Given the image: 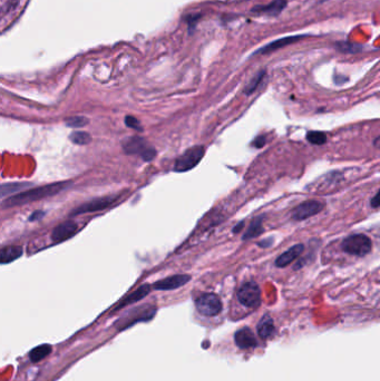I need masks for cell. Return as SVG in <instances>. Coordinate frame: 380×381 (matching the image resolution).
I'll use <instances>...</instances> for the list:
<instances>
[{
	"mask_svg": "<svg viewBox=\"0 0 380 381\" xmlns=\"http://www.w3.org/2000/svg\"><path fill=\"white\" fill-rule=\"evenodd\" d=\"M374 145H375V146H376L377 148H380V136H379V137H377L376 139H375Z\"/></svg>",
	"mask_w": 380,
	"mask_h": 381,
	"instance_id": "obj_31",
	"label": "cell"
},
{
	"mask_svg": "<svg viewBox=\"0 0 380 381\" xmlns=\"http://www.w3.org/2000/svg\"><path fill=\"white\" fill-rule=\"evenodd\" d=\"M191 280V275L189 274H176L165 277V279L159 280L153 284V288L155 290H175L186 284Z\"/></svg>",
	"mask_w": 380,
	"mask_h": 381,
	"instance_id": "obj_9",
	"label": "cell"
},
{
	"mask_svg": "<svg viewBox=\"0 0 380 381\" xmlns=\"http://www.w3.org/2000/svg\"><path fill=\"white\" fill-rule=\"evenodd\" d=\"M198 311L204 317H214L221 312L222 303L219 296L214 293H204L195 301Z\"/></svg>",
	"mask_w": 380,
	"mask_h": 381,
	"instance_id": "obj_6",
	"label": "cell"
},
{
	"mask_svg": "<svg viewBox=\"0 0 380 381\" xmlns=\"http://www.w3.org/2000/svg\"><path fill=\"white\" fill-rule=\"evenodd\" d=\"M125 124H126V126H128L129 128H133V129H136L138 131L143 130L142 126H140L139 121L137 119H135L134 116H126L125 117Z\"/></svg>",
	"mask_w": 380,
	"mask_h": 381,
	"instance_id": "obj_26",
	"label": "cell"
},
{
	"mask_svg": "<svg viewBox=\"0 0 380 381\" xmlns=\"http://www.w3.org/2000/svg\"><path fill=\"white\" fill-rule=\"evenodd\" d=\"M370 205H372V208H374V209L380 208V190L377 192V194L372 199Z\"/></svg>",
	"mask_w": 380,
	"mask_h": 381,
	"instance_id": "obj_28",
	"label": "cell"
},
{
	"mask_svg": "<svg viewBox=\"0 0 380 381\" xmlns=\"http://www.w3.org/2000/svg\"><path fill=\"white\" fill-rule=\"evenodd\" d=\"M373 244L367 235L354 234L346 238L342 242V250L356 256H365L372 251Z\"/></svg>",
	"mask_w": 380,
	"mask_h": 381,
	"instance_id": "obj_3",
	"label": "cell"
},
{
	"mask_svg": "<svg viewBox=\"0 0 380 381\" xmlns=\"http://www.w3.org/2000/svg\"><path fill=\"white\" fill-rule=\"evenodd\" d=\"M262 216H257V218L253 219L252 222L250 223V227L248 228L247 232L243 235V240H250L259 235L263 232V228H262Z\"/></svg>",
	"mask_w": 380,
	"mask_h": 381,
	"instance_id": "obj_18",
	"label": "cell"
},
{
	"mask_svg": "<svg viewBox=\"0 0 380 381\" xmlns=\"http://www.w3.org/2000/svg\"><path fill=\"white\" fill-rule=\"evenodd\" d=\"M65 123H66L68 127H73V128H82V127L86 126L88 123H90V121H88V119H86V117H83V116H73L67 119Z\"/></svg>",
	"mask_w": 380,
	"mask_h": 381,
	"instance_id": "obj_25",
	"label": "cell"
},
{
	"mask_svg": "<svg viewBox=\"0 0 380 381\" xmlns=\"http://www.w3.org/2000/svg\"><path fill=\"white\" fill-rule=\"evenodd\" d=\"M69 139L72 140L74 144L86 145L92 140V136L88 133H86V131L76 130V131H73V133L69 135Z\"/></svg>",
	"mask_w": 380,
	"mask_h": 381,
	"instance_id": "obj_21",
	"label": "cell"
},
{
	"mask_svg": "<svg viewBox=\"0 0 380 381\" xmlns=\"http://www.w3.org/2000/svg\"><path fill=\"white\" fill-rule=\"evenodd\" d=\"M265 76V70H261V72L257 73L254 77H253L250 83L247 85V87L245 89V93L247 95H251V94L254 93L256 91V88L259 87V85L261 84L262 79Z\"/></svg>",
	"mask_w": 380,
	"mask_h": 381,
	"instance_id": "obj_22",
	"label": "cell"
},
{
	"mask_svg": "<svg viewBox=\"0 0 380 381\" xmlns=\"http://www.w3.org/2000/svg\"><path fill=\"white\" fill-rule=\"evenodd\" d=\"M22 255V248L18 246H11L6 247L0 251V261L2 264H7V263H11L12 261L17 260L18 257Z\"/></svg>",
	"mask_w": 380,
	"mask_h": 381,
	"instance_id": "obj_15",
	"label": "cell"
},
{
	"mask_svg": "<svg viewBox=\"0 0 380 381\" xmlns=\"http://www.w3.org/2000/svg\"><path fill=\"white\" fill-rule=\"evenodd\" d=\"M287 0H273V1H271L270 3L260 4V6L253 7L252 12L259 13V15H268L274 17L282 12L284 8L287 7Z\"/></svg>",
	"mask_w": 380,
	"mask_h": 381,
	"instance_id": "obj_11",
	"label": "cell"
},
{
	"mask_svg": "<svg viewBox=\"0 0 380 381\" xmlns=\"http://www.w3.org/2000/svg\"><path fill=\"white\" fill-rule=\"evenodd\" d=\"M117 199H119V195H111V196H104V197H98V199H94L90 202H86V203L79 205L78 208L74 209L72 212H70V216H76L79 214L92 213V212L105 210L114 203Z\"/></svg>",
	"mask_w": 380,
	"mask_h": 381,
	"instance_id": "obj_7",
	"label": "cell"
},
{
	"mask_svg": "<svg viewBox=\"0 0 380 381\" xmlns=\"http://www.w3.org/2000/svg\"><path fill=\"white\" fill-rule=\"evenodd\" d=\"M307 140L313 145H323L327 142V135L322 131H309L307 134Z\"/></svg>",
	"mask_w": 380,
	"mask_h": 381,
	"instance_id": "obj_24",
	"label": "cell"
},
{
	"mask_svg": "<svg viewBox=\"0 0 380 381\" xmlns=\"http://www.w3.org/2000/svg\"><path fill=\"white\" fill-rule=\"evenodd\" d=\"M69 185H70V182H58V183H54V184L36 187V189L34 190L18 193V194L12 195L10 197H8L7 200H4L2 202V206L6 209L13 208V206L31 203V202L46 199V197H50L53 195L58 194L59 192L67 189Z\"/></svg>",
	"mask_w": 380,
	"mask_h": 381,
	"instance_id": "obj_1",
	"label": "cell"
},
{
	"mask_svg": "<svg viewBox=\"0 0 380 381\" xmlns=\"http://www.w3.org/2000/svg\"><path fill=\"white\" fill-rule=\"evenodd\" d=\"M77 231V224L72 220H68L66 222L57 225L51 233V240L54 243H59L66 241L67 239L72 238Z\"/></svg>",
	"mask_w": 380,
	"mask_h": 381,
	"instance_id": "obj_10",
	"label": "cell"
},
{
	"mask_svg": "<svg viewBox=\"0 0 380 381\" xmlns=\"http://www.w3.org/2000/svg\"><path fill=\"white\" fill-rule=\"evenodd\" d=\"M236 343L241 349H250L255 348L257 341L253 332L249 328H242L236 333Z\"/></svg>",
	"mask_w": 380,
	"mask_h": 381,
	"instance_id": "obj_14",
	"label": "cell"
},
{
	"mask_svg": "<svg viewBox=\"0 0 380 381\" xmlns=\"http://www.w3.org/2000/svg\"><path fill=\"white\" fill-rule=\"evenodd\" d=\"M243 225H245V222H240L238 225H236V228L233 229V233H239V232H240V230L243 228Z\"/></svg>",
	"mask_w": 380,
	"mask_h": 381,
	"instance_id": "obj_30",
	"label": "cell"
},
{
	"mask_svg": "<svg viewBox=\"0 0 380 381\" xmlns=\"http://www.w3.org/2000/svg\"><path fill=\"white\" fill-rule=\"evenodd\" d=\"M306 35H299V36H288V37H283V38L274 40L270 42L264 47H262L261 49L256 51L257 54H269L272 53V51H275L280 48H283V47L288 46V45H292L294 42H297L299 40H301L303 38H306Z\"/></svg>",
	"mask_w": 380,
	"mask_h": 381,
	"instance_id": "obj_12",
	"label": "cell"
},
{
	"mask_svg": "<svg viewBox=\"0 0 380 381\" xmlns=\"http://www.w3.org/2000/svg\"><path fill=\"white\" fill-rule=\"evenodd\" d=\"M149 291H151V285L144 284L142 286H139V288L136 291H134L132 294L126 296V298L122 301V303L119 305V307H117V309H121V308L125 307V305L130 304L133 302H136V301H138L140 299H143L145 295H147L149 293Z\"/></svg>",
	"mask_w": 380,
	"mask_h": 381,
	"instance_id": "obj_17",
	"label": "cell"
},
{
	"mask_svg": "<svg viewBox=\"0 0 380 381\" xmlns=\"http://www.w3.org/2000/svg\"><path fill=\"white\" fill-rule=\"evenodd\" d=\"M204 153L205 148L202 145L189 148L176 159L173 169L177 173L191 171L192 168H194L201 162V159L204 156Z\"/></svg>",
	"mask_w": 380,
	"mask_h": 381,
	"instance_id": "obj_4",
	"label": "cell"
},
{
	"mask_svg": "<svg viewBox=\"0 0 380 381\" xmlns=\"http://www.w3.org/2000/svg\"><path fill=\"white\" fill-rule=\"evenodd\" d=\"M303 250H304L303 244H301V243L295 244V246H293L292 248H290L289 250L285 251L283 254H281V255L276 258L275 266H278V267L288 266L294 260H297L300 255H301Z\"/></svg>",
	"mask_w": 380,
	"mask_h": 381,
	"instance_id": "obj_13",
	"label": "cell"
},
{
	"mask_svg": "<svg viewBox=\"0 0 380 381\" xmlns=\"http://www.w3.org/2000/svg\"><path fill=\"white\" fill-rule=\"evenodd\" d=\"M124 152L129 155H139L145 162H149L156 156V150L152 145L139 136H130L122 142Z\"/></svg>",
	"mask_w": 380,
	"mask_h": 381,
	"instance_id": "obj_2",
	"label": "cell"
},
{
	"mask_svg": "<svg viewBox=\"0 0 380 381\" xmlns=\"http://www.w3.org/2000/svg\"><path fill=\"white\" fill-rule=\"evenodd\" d=\"M238 300L247 308L255 309L261 303V290L255 282H247L238 291Z\"/></svg>",
	"mask_w": 380,
	"mask_h": 381,
	"instance_id": "obj_5",
	"label": "cell"
},
{
	"mask_svg": "<svg viewBox=\"0 0 380 381\" xmlns=\"http://www.w3.org/2000/svg\"><path fill=\"white\" fill-rule=\"evenodd\" d=\"M266 143V137L265 136H259V137H256L254 142H253V145H254L255 147L260 148L263 146V145Z\"/></svg>",
	"mask_w": 380,
	"mask_h": 381,
	"instance_id": "obj_29",
	"label": "cell"
},
{
	"mask_svg": "<svg viewBox=\"0 0 380 381\" xmlns=\"http://www.w3.org/2000/svg\"><path fill=\"white\" fill-rule=\"evenodd\" d=\"M325 209V204L316 200L306 201L294 209L292 212V219L294 221H303L311 218Z\"/></svg>",
	"mask_w": 380,
	"mask_h": 381,
	"instance_id": "obj_8",
	"label": "cell"
},
{
	"mask_svg": "<svg viewBox=\"0 0 380 381\" xmlns=\"http://www.w3.org/2000/svg\"><path fill=\"white\" fill-rule=\"evenodd\" d=\"M45 212L44 211H36L29 216V221L30 222H35V221H39L45 216Z\"/></svg>",
	"mask_w": 380,
	"mask_h": 381,
	"instance_id": "obj_27",
	"label": "cell"
},
{
	"mask_svg": "<svg viewBox=\"0 0 380 381\" xmlns=\"http://www.w3.org/2000/svg\"><path fill=\"white\" fill-rule=\"evenodd\" d=\"M51 352V347L49 345H41L39 347H36L35 349L30 351V359L34 362H38L43 360L45 357L48 356Z\"/></svg>",
	"mask_w": 380,
	"mask_h": 381,
	"instance_id": "obj_20",
	"label": "cell"
},
{
	"mask_svg": "<svg viewBox=\"0 0 380 381\" xmlns=\"http://www.w3.org/2000/svg\"><path fill=\"white\" fill-rule=\"evenodd\" d=\"M28 186H31L29 183H8V184L1 185V197L4 199L7 195L11 194V193H16L22 191Z\"/></svg>",
	"mask_w": 380,
	"mask_h": 381,
	"instance_id": "obj_19",
	"label": "cell"
},
{
	"mask_svg": "<svg viewBox=\"0 0 380 381\" xmlns=\"http://www.w3.org/2000/svg\"><path fill=\"white\" fill-rule=\"evenodd\" d=\"M275 328L270 316H264L257 323V333L262 339H269L274 335Z\"/></svg>",
	"mask_w": 380,
	"mask_h": 381,
	"instance_id": "obj_16",
	"label": "cell"
},
{
	"mask_svg": "<svg viewBox=\"0 0 380 381\" xmlns=\"http://www.w3.org/2000/svg\"><path fill=\"white\" fill-rule=\"evenodd\" d=\"M336 48L339 51H341V53H346V54H356L361 50L360 46L351 44V42H348V41L337 42Z\"/></svg>",
	"mask_w": 380,
	"mask_h": 381,
	"instance_id": "obj_23",
	"label": "cell"
}]
</instances>
